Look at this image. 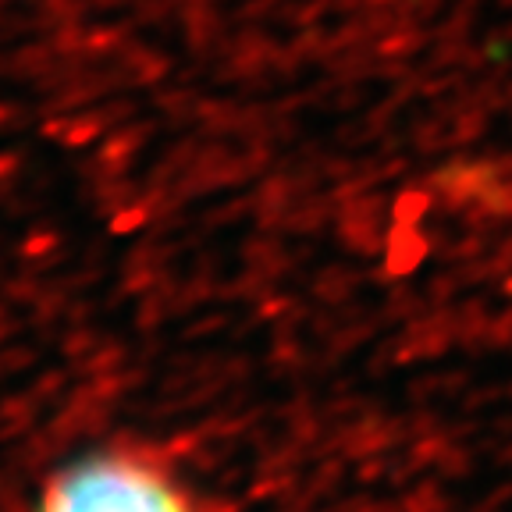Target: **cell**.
I'll list each match as a JSON object with an SVG mask.
<instances>
[{"label":"cell","instance_id":"obj_1","mask_svg":"<svg viewBox=\"0 0 512 512\" xmlns=\"http://www.w3.org/2000/svg\"><path fill=\"white\" fill-rule=\"evenodd\" d=\"M43 512H185L182 498L125 459H89L54 480Z\"/></svg>","mask_w":512,"mask_h":512}]
</instances>
